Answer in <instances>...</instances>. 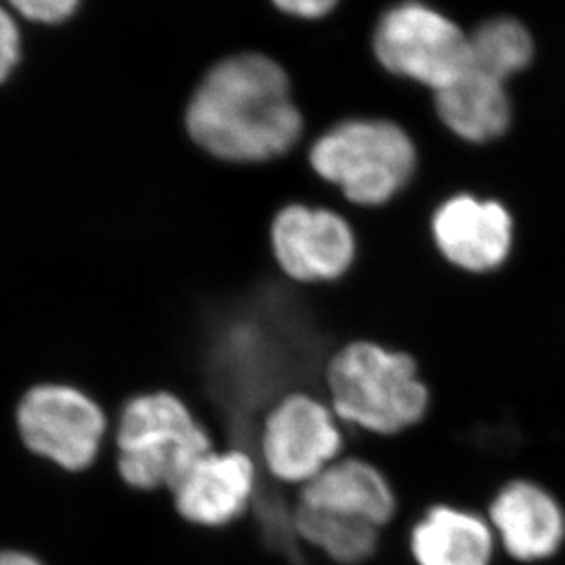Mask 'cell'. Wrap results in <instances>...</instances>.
I'll return each instance as SVG.
<instances>
[{"mask_svg":"<svg viewBox=\"0 0 565 565\" xmlns=\"http://www.w3.org/2000/svg\"><path fill=\"white\" fill-rule=\"evenodd\" d=\"M185 121L196 146L232 163L282 157L303 127L287 74L262 54L218 63L196 88Z\"/></svg>","mask_w":565,"mask_h":565,"instance_id":"cell-1","label":"cell"},{"mask_svg":"<svg viewBox=\"0 0 565 565\" xmlns=\"http://www.w3.org/2000/svg\"><path fill=\"white\" fill-rule=\"evenodd\" d=\"M326 386L340 423L382 437L417 426L431 401L417 360L373 340L337 349L327 360Z\"/></svg>","mask_w":565,"mask_h":565,"instance_id":"cell-2","label":"cell"},{"mask_svg":"<svg viewBox=\"0 0 565 565\" xmlns=\"http://www.w3.org/2000/svg\"><path fill=\"white\" fill-rule=\"evenodd\" d=\"M118 472L141 492L171 490L202 456L212 437L190 406L171 392L140 393L129 398L116 428Z\"/></svg>","mask_w":565,"mask_h":565,"instance_id":"cell-3","label":"cell"},{"mask_svg":"<svg viewBox=\"0 0 565 565\" xmlns=\"http://www.w3.org/2000/svg\"><path fill=\"white\" fill-rule=\"evenodd\" d=\"M318 177L356 206L379 207L414 179L417 149L392 121L353 120L332 127L310 149Z\"/></svg>","mask_w":565,"mask_h":565,"instance_id":"cell-4","label":"cell"},{"mask_svg":"<svg viewBox=\"0 0 565 565\" xmlns=\"http://www.w3.org/2000/svg\"><path fill=\"white\" fill-rule=\"evenodd\" d=\"M257 443L268 476L301 489L342 457L345 439L331 404L296 390L268 408Z\"/></svg>","mask_w":565,"mask_h":565,"instance_id":"cell-5","label":"cell"},{"mask_svg":"<svg viewBox=\"0 0 565 565\" xmlns=\"http://www.w3.org/2000/svg\"><path fill=\"white\" fill-rule=\"evenodd\" d=\"M375 54L387 71L439 93L472 65L470 38L448 17L420 2H404L382 17Z\"/></svg>","mask_w":565,"mask_h":565,"instance_id":"cell-6","label":"cell"},{"mask_svg":"<svg viewBox=\"0 0 565 565\" xmlns=\"http://www.w3.org/2000/svg\"><path fill=\"white\" fill-rule=\"evenodd\" d=\"M15 419L28 450L68 472H82L96 461L107 431L102 406L66 384L28 390Z\"/></svg>","mask_w":565,"mask_h":565,"instance_id":"cell-7","label":"cell"},{"mask_svg":"<svg viewBox=\"0 0 565 565\" xmlns=\"http://www.w3.org/2000/svg\"><path fill=\"white\" fill-rule=\"evenodd\" d=\"M274 262L290 281L329 285L348 276L359 257L353 226L329 207L288 204L270 224Z\"/></svg>","mask_w":565,"mask_h":565,"instance_id":"cell-8","label":"cell"},{"mask_svg":"<svg viewBox=\"0 0 565 565\" xmlns=\"http://www.w3.org/2000/svg\"><path fill=\"white\" fill-rule=\"evenodd\" d=\"M169 492L177 516L191 527H230L256 505V461L243 448H213Z\"/></svg>","mask_w":565,"mask_h":565,"instance_id":"cell-9","label":"cell"},{"mask_svg":"<svg viewBox=\"0 0 565 565\" xmlns=\"http://www.w3.org/2000/svg\"><path fill=\"white\" fill-rule=\"evenodd\" d=\"M431 239L450 267L483 276L500 270L511 257L514 221L501 202L461 193L435 210Z\"/></svg>","mask_w":565,"mask_h":565,"instance_id":"cell-10","label":"cell"},{"mask_svg":"<svg viewBox=\"0 0 565 565\" xmlns=\"http://www.w3.org/2000/svg\"><path fill=\"white\" fill-rule=\"evenodd\" d=\"M490 525L507 555L518 562L547 561L565 540V514L550 490L527 479H514L495 492L489 505Z\"/></svg>","mask_w":565,"mask_h":565,"instance_id":"cell-11","label":"cell"},{"mask_svg":"<svg viewBox=\"0 0 565 565\" xmlns=\"http://www.w3.org/2000/svg\"><path fill=\"white\" fill-rule=\"evenodd\" d=\"M299 505L331 512L384 529L397 514L398 501L386 473L360 457H340L299 489Z\"/></svg>","mask_w":565,"mask_h":565,"instance_id":"cell-12","label":"cell"},{"mask_svg":"<svg viewBox=\"0 0 565 565\" xmlns=\"http://www.w3.org/2000/svg\"><path fill=\"white\" fill-rule=\"evenodd\" d=\"M495 550L489 518L450 503L428 507L408 536L415 565H492Z\"/></svg>","mask_w":565,"mask_h":565,"instance_id":"cell-13","label":"cell"},{"mask_svg":"<svg viewBox=\"0 0 565 565\" xmlns=\"http://www.w3.org/2000/svg\"><path fill=\"white\" fill-rule=\"evenodd\" d=\"M437 113L454 135L472 143L495 140L511 126L505 82L470 65L461 77L435 93Z\"/></svg>","mask_w":565,"mask_h":565,"instance_id":"cell-14","label":"cell"},{"mask_svg":"<svg viewBox=\"0 0 565 565\" xmlns=\"http://www.w3.org/2000/svg\"><path fill=\"white\" fill-rule=\"evenodd\" d=\"M292 525L301 544L318 551L332 564H365L381 544V529L299 503L294 507Z\"/></svg>","mask_w":565,"mask_h":565,"instance_id":"cell-15","label":"cell"},{"mask_svg":"<svg viewBox=\"0 0 565 565\" xmlns=\"http://www.w3.org/2000/svg\"><path fill=\"white\" fill-rule=\"evenodd\" d=\"M472 66L505 82L533 60V39L514 19L484 22L470 35Z\"/></svg>","mask_w":565,"mask_h":565,"instance_id":"cell-16","label":"cell"},{"mask_svg":"<svg viewBox=\"0 0 565 565\" xmlns=\"http://www.w3.org/2000/svg\"><path fill=\"white\" fill-rule=\"evenodd\" d=\"M79 0H10L19 13L38 22H60L71 17Z\"/></svg>","mask_w":565,"mask_h":565,"instance_id":"cell-17","label":"cell"},{"mask_svg":"<svg viewBox=\"0 0 565 565\" xmlns=\"http://www.w3.org/2000/svg\"><path fill=\"white\" fill-rule=\"evenodd\" d=\"M19 60V30L6 10L0 8V82L10 76Z\"/></svg>","mask_w":565,"mask_h":565,"instance_id":"cell-18","label":"cell"},{"mask_svg":"<svg viewBox=\"0 0 565 565\" xmlns=\"http://www.w3.org/2000/svg\"><path fill=\"white\" fill-rule=\"evenodd\" d=\"M338 0H274V4L288 15L320 19L337 6Z\"/></svg>","mask_w":565,"mask_h":565,"instance_id":"cell-19","label":"cell"},{"mask_svg":"<svg viewBox=\"0 0 565 565\" xmlns=\"http://www.w3.org/2000/svg\"><path fill=\"white\" fill-rule=\"evenodd\" d=\"M0 565H49L43 556L22 547H2L0 550Z\"/></svg>","mask_w":565,"mask_h":565,"instance_id":"cell-20","label":"cell"}]
</instances>
